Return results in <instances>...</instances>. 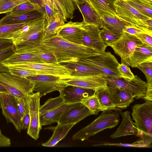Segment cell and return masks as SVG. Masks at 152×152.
I'll return each instance as SVG.
<instances>
[{"mask_svg": "<svg viewBox=\"0 0 152 152\" xmlns=\"http://www.w3.org/2000/svg\"><path fill=\"white\" fill-rule=\"evenodd\" d=\"M40 45L51 52L59 63L76 62L100 53L86 46L69 42L56 34L43 40Z\"/></svg>", "mask_w": 152, "mask_h": 152, "instance_id": "obj_1", "label": "cell"}, {"mask_svg": "<svg viewBox=\"0 0 152 152\" xmlns=\"http://www.w3.org/2000/svg\"><path fill=\"white\" fill-rule=\"evenodd\" d=\"M47 24L44 16L27 22L14 31L11 40L15 45V52H20L40 45Z\"/></svg>", "mask_w": 152, "mask_h": 152, "instance_id": "obj_2", "label": "cell"}, {"mask_svg": "<svg viewBox=\"0 0 152 152\" xmlns=\"http://www.w3.org/2000/svg\"><path fill=\"white\" fill-rule=\"evenodd\" d=\"M132 116L138 130L136 135L148 148L152 147V101L136 104L132 107Z\"/></svg>", "mask_w": 152, "mask_h": 152, "instance_id": "obj_3", "label": "cell"}, {"mask_svg": "<svg viewBox=\"0 0 152 152\" xmlns=\"http://www.w3.org/2000/svg\"><path fill=\"white\" fill-rule=\"evenodd\" d=\"M121 110H109L103 111L97 118L88 125L73 135V140L83 141L106 129H111L118 124Z\"/></svg>", "mask_w": 152, "mask_h": 152, "instance_id": "obj_4", "label": "cell"}, {"mask_svg": "<svg viewBox=\"0 0 152 152\" xmlns=\"http://www.w3.org/2000/svg\"><path fill=\"white\" fill-rule=\"evenodd\" d=\"M117 17L132 26L143 30L152 35V29L146 21L152 19L131 6L126 0H117L115 3Z\"/></svg>", "mask_w": 152, "mask_h": 152, "instance_id": "obj_5", "label": "cell"}, {"mask_svg": "<svg viewBox=\"0 0 152 152\" xmlns=\"http://www.w3.org/2000/svg\"><path fill=\"white\" fill-rule=\"evenodd\" d=\"M77 62L96 68L105 77H122L117 68L119 63L115 57L110 52H100L91 57L80 59Z\"/></svg>", "mask_w": 152, "mask_h": 152, "instance_id": "obj_6", "label": "cell"}, {"mask_svg": "<svg viewBox=\"0 0 152 152\" xmlns=\"http://www.w3.org/2000/svg\"><path fill=\"white\" fill-rule=\"evenodd\" d=\"M0 84L14 97L21 98L33 93L34 84L31 80L11 74L0 72Z\"/></svg>", "mask_w": 152, "mask_h": 152, "instance_id": "obj_7", "label": "cell"}, {"mask_svg": "<svg viewBox=\"0 0 152 152\" xmlns=\"http://www.w3.org/2000/svg\"><path fill=\"white\" fill-rule=\"evenodd\" d=\"M107 87L117 88L132 94L136 99H144L145 95L147 83L137 75L132 79L123 77H105Z\"/></svg>", "mask_w": 152, "mask_h": 152, "instance_id": "obj_8", "label": "cell"}, {"mask_svg": "<svg viewBox=\"0 0 152 152\" xmlns=\"http://www.w3.org/2000/svg\"><path fill=\"white\" fill-rule=\"evenodd\" d=\"M4 65L35 71L39 75H54L63 79L73 77L71 76V72L58 62L45 63H20Z\"/></svg>", "mask_w": 152, "mask_h": 152, "instance_id": "obj_9", "label": "cell"}, {"mask_svg": "<svg viewBox=\"0 0 152 152\" xmlns=\"http://www.w3.org/2000/svg\"><path fill=\"white\" fill-rule=\"evenodd\" d=\"M26 78L33 82V91L39 93L41 97L54 91L59 92L67 86L66 79L54 75H38Z\"/></svg>", "mask_w": 152, "mask_h": 152, "instance_id": "obj_10", "label": "cell"}, {"mask_svg": "<svg viewBox=\"0 0 152 152\" xmlns=\"http://www.w3.org/2000/svg\"><path fill=\"white\" fill-rule=\"evenodd\" d=\"M142 44L135 36L123 32L120 37L110 46L113 48L115 53L120 57L121 63L129 67L130 56L135 47Z\"/></svg>", "mask_w": 152, "mask_h": 152, "instance_id": "obj_11", "label": "cell"}, {"mask_svg": "<svg viewBox=\"0 0 152 152\" xmlns=\"http://www.w3.org/2000/svg\"><path fill=\"white\" fill-rule=\"evenodd\" d=\"M27 98L30 124L27 133L31 138L37 140L39 138L42 127L39 114L41 97L39 93L35 92L28 95Z\"/></svg>", "mask_w": 152, "mask_h": 152, "instance_id": "obj_12", "label": "cell"}, {"mask_svg": "<svg viewBox=\"0 0 152 152\" xmlns=\"http://www.w3.org/2000/svg\"><path fill=\"white\" fill-rule=\"evenodd\" d=\"M0 107L7 122L12 123L19 132L21 129V119L15 103V97L9 93H0Z\"/></svg>", "mask_w": 152, "mask_h": 152, "instance_id": "obj_13", "label": "cell"}, {"mask_svg": "<svg viewBox=\"0 0 152 152\" xmlns=\"http://www.w3.org/2000/svg\"><path fill=\"white\" fill-rule=\"evenodd\" d=\"M81 39L82 45L100 52L105 51L107 46L102 41L100 35V30L96 26L81 22Z\"/></svg>", "mask_w": 152, "mask_h": 152, "instance_id": "obj_14", "label": "cell"}, {"mask_svg": "<svg viewBox=\"0 0 152 152\" xmlns=\"http://www.w3.org/2000/svg\"><path fill=\"white\" fill-rule=\"evenodd\" d=\"M95 91L92 89L67 86L59 92L65 103L73 104L81 103L83 99L94 95Z\"/></svg>", "mask_w": 152, "mask_h": 152, "instance_id": "obj_15", "label": "cell"}, {"mask_svg": "<svg viewBox=\"0 0 152 152\" xmlns=\"http://www.w3.org/2000/svg\"><path fill=\"white\" fill-rule=\"evenodd\" d=\"M65 83L67 86H72L96 90L107 87V82L102 76L76 77L66 79Z\"/></svg>", "mask_w": 152, "mask_h": 152, "instance_id": "obj_16", "label": "cell"}, {"mask_svg": "<svg viewBox=\"0 0 152 152\" xmlns=\"http://www.w3.org/2000/svg\"><path fill=\"white\" fill-rule=\"evenodd\" d=\"M81 22L70 21L65 23L58 30L56 35L71 42L82 45Z\"/></svg>", "mask_w": 152, "mask_h": 152, "instance_id": "obj_17", "label": "cell"}, {"mask_svg": "<svg viewBox=\"0 0 152 152\" xmlns=\"http://www.w3.org/2000/svg\"><path fill=\"white\" fill-rule=\"evenodd\" d=\"M73 1L82 15L83 22L102 28L99 16L87 0H73Z\"/></svg>", "mask_w": 152, "mask_h": 152, "instance_id": "obj_18", "label": "cell"}, {"mask_svg": "<svg viewBox=\"0 0 152 152\" xmlns=\"http://www.w3.org/2000/svg\"><path fill=\"white\" fill-rule=\"evenodd\" d=\"M93 115L89 109L82 104L72 108L65 113L61 116L57 124H75L86 117Z\"/></svg>", "mask_w": 152, "mask_h": 152, "instance_id": "obj_19", "label": "cell"}, {"mask_svg": "<svg viewBox=\"0 0 152 152\" xmlns=\"http://www.w3.org/2000/svg\"><path fill=\"white\" fill-rule=\"evenodd\" d=\"M60 64L71 72L72 77L102 76L104 75L96 68L88 65L78 62H67Z\"/></svg>", "mask_w": 152, "mask_h": 152, "instance_id": "obj_20", "label": "cell"}, {"mask_svg": "<svg viewBox=\"0 0 152 152\" xmlns=\"http://www.w3.org/2000/svg\"><path fill=\"white\" fill-rule=\"evenodd\" d=\"M147 62H152V46L142 43L137 45L130 56L129 64L132 68Z\"/></svg>", "mask_w": 152, "mask_h": 152, "instance_id": "obj_21", "label": "cell"}, {"mask_svg": "<svg viewBox=\"0 0 152 152\" xmlns=\"http://www.w3.org/2000/svg\"><path fill=\"white\" fill-rule=\"evenodd\" d=\"M107 88L113 103L118 109H126L134 100V96L126 91L117 88Z\"/></svg>", "mask_w": 152, "mask_h": 152, "instance_id": "obj_22", "label": "cell"}, {"mask_svg": "<svg viewBox=\"0 0 152 152\" xmlns=\"http://www.w3.org/2000/svg\"><path fill=\"white\" fill-rule=\"evenodd\" d=\"M81 103L73 104L64 103L56 108L40 115L42 126L50 125L58 122L61 116L71 108L78 106Z\"/></svg>", "mask_w": 152, "mask_h": 152, "instance_id": "obj_23", "label": "cell"}, {"mask_svg": "<svg viewBox=\"0 0 152 152\" xmlns=\"http://www.w3.org/2000/svg\"><path fill=\"white\" fill-rule=\"evenodd\" d=\"M122 122L116 131L111 134L110 137L112 139L122 136L131 135H137L138 130L134 122L130 116V113L128 111L121 113Z\"/></svg>", "mask_w": 152, "mask_h": 152, "instance_id": "obj_24", "label": "cell"}, {"mask_svg": "<svg viewBox=\"0 0 152 152\" xmlns=\"http://www.w3.org/2000/svg\"><path fill=\"white\" fill-rule=\"evenodd\" d=\"M26 62L43 63L31 49H26L19 52H15L1 62L4 65Z\"/></svg>", "mask_w": 152, "mask_h": 152, "instance_id": "obj_25", "label": "cell"}, {"mask_svg": "<svg viewBox=\"0 0 152 152\" xmlns=\"http://www.w3.org/2000/svg\"><path fill=\"white\" fill-rule=\"evenodd\" d=\"M99 16L102 28H105L115 33L121 34L125 27L131 26L129 23L121 20L117 16L107 15H101Z\"/></svg>", "mask_w": 152, "mask_h": 152, "instance_id": "obj_26", "label": "cell"}, {"mask_svg": "<svg viewBox=\"0 0 152 152\" xmlns=\"http://www.w3.org/2000/svg\"><path fill=\"white\" fill-rule=\"evenodd\" d=\"M44 16V13L37 11H31L15 16L6 14L0 19V25L27 22Z\"/></svg>", "mask_w": 152, "mask_h": 152, "instance_id": "obj_27", "label": "cell"}, {"mask_svg": "<svg viewBox=\"0 0 152 152\" xmlns=\"http://www.w3.org/2000/svg\"><path fill=\"white\" fill-rule=\"evenodd\" d=\"M99 15L117 16L115 3L117 0H87Z\"/></svg>", "mask_w": 152, "mask_h": 152, "instance_id": "obj_28", "label": "cell"}, {"mask_svg": "<svg viewBox=\"0 0 152 152\" xmlns=\"http://www.w3.org/2000/svg\"><path fill=\"white\" fill-rule=\"evenodd\" d=\"M75 124H58L56 126L52 128L53 132L52 137L47 142L42 143V145L46 147L55 146L66 136Z\"/></svg>", "mask_w": 152, "mask_h": 152, "instance_id": "obj_29", "label": "cell"}, {"mask_svg": "<svg viewBox=\"0 0 152 152\" xmlns=\"http://www.w3.org/2000/svg\"><path fill=\"white\" fill-rule=\"evenodd\" d=\"M55 7L62 15L66 22L72 19L75 11L73 0H52Z\"/></svg>", "mask_w": 152, "mask_h": 152, "instance_id": "obj_30", "label": "cell"}, {"mask_svg": "<svg viewBox=\"0 0 152 152\" xmlns=\"http://www.w3.org/2000/svg\"><path fill=\"white\" fill-rule=\"evenodd\" d=\"M65 22L60 13L56 14L49 21H47V24L45 29L43 41L56 34L58 29L65 23Z\"/></svg>", "mask_w": 152, "mask_h": 152, "instance_id": "obj_31", "label": "cell"}, {"mask_svg": "<svg viewBox=\"0 0 152 152\" xmlns=\"http://www.w3.org/2000/svg\"><path fill=\"white\" fill-rule=\"evenodd\" d=\"M33 11H37L44 14V8L39 4L29 1L24 2L15 7L7 14L12 16L19 15Z\"/></svg>", "mask_w": 152, "mask_h": 152, "instance_id": "obj_32", "label": "cell"}, {"mask_svg": "<svg viewBox=\"0 0 152 152\" xmlns=\"http://www.w3.org/2000/svg\"><path fill=\"white\" fill-rule=\"evenodd\" d=\"M95 94L101 106L102 111L109 110H121L117 108L113 104L108 92L107 87L96 90Z\"/></svg>", "mask_w": 152, "mask_h": 152, "instance_id": "obj_33", "label": "cell"}, {"mask_svg": "<svg viewBox=\"0 0 152 152\" xmlns=\"http://www.w3.org/2000/svg\"><path fill=\"white\" fill-rule=\"evenodd\" d=\"M29 49L31 50L43 63L57 62L54 56L41 45Z\"/></svg>", "mask_w": 152, "mask_h": 152, "instance_id": "obj_34", "label": "cell"}, {"mask_svg": "<svg viewBox=\"0 0 152 152\" xmlns=\"http://www.w3.org/2000/svg\"><path fill=\"white\" fill-rule=\"evenodd\" d=\"M65 103L62 96L60 95L56 97L48 99L39 108L40 116L56 108Z\"/></svg>", "mask_w": 152, "mask_h": 152, "instance_id": "obj_35", "label": "cell"}, {"mask_svg": "<svg viewBox=\"0 0 152 152\" xmlns=\"http://www.w3.org/2000/svg\"><path fill=\"white\" fill-rule=\"evenodd\" d=\"M27 22L0 25V38L11 39L13 32Z\"/></svg>", "mask_w": 152, "mask_h": 152, "instance_id": "obj_36", "label": "cell"}, {"mask_svg": "<svg viewBox=\"0 0 152 152\" xmlns=\"http://www.w3.org/2000/svg\"><path fill=\"white\" fill-rule=\"evenodd\" d=\"M81 103L86 106L93 115H96L102 111L100 105L95 94L83 99Z\"/></svg>", "mask_w": 152, "mask_h": 152, "instance_id": "obj_37", "label": "cell"}, {"mask_svg": "<svg viewBox=\"0 0 152 152\" xmlns=\"http://www.w3.org/2000/svg\"><path fill=\"white\" fill-rule=\"evenodd\" d=\"M121 34L113 32L104 28H102L100 31V35L101 39L107 46H110L117 40Z\"/></svg>", "mask_w": 152, "mask_h": 152, "instance_id": "obj_38", "label": "cell"}, {"mask_svg": "<svg viewBox=\"0 0 152 152\" xmlns=\"http://www.w3.org/2000/svg\"><path fill=\"white\" fill-rule=\"evenodd\" d=\"M128 3L144 15L152 18V5L131 0H126Z\"/></svg>", "mask_w": 152, "mask_h": 152, "instance_id": "obj_39", "label": "cell"}, {"mask_svg": "<svg viewBox=\"0 0 152 152\" xmlns=\"http://www.w3.org/2000/svg\"><path fill=\"white\" fill-rule=\"evenodd\" d=\"M28 95L21 98L14 97L15 103L21 120L27 113H29Z\"/></svg>", "mask_w": 152, "mask_h": 152, "instance_id": "obj_40", "label": "cell"}, {"mask_svg": "<svg viewBox=\"0 0 152 152\" xmlns=\"http://www.w3.org/2000/svg\"><path fill=\"white\" fill-rule=\"evenodd\" d=\"M42 6L45 11V17L47 21L58 13H60L55 7L52 0H42Z\"/></svg>", "mask_w": 152, "mask_h": 152, "instance_id": "obj_41", "label": "cell"}, {"mask_svg": "<svg viewBox=\"0 0 152 152\" xmlns=\"http://www.w3.org/2000/svg\"><path fill=\"white\" fill-rule=\"evenodd\" d=\"M15 52L14 44L0 50V72H8V68L3 64L1 62L8 58Z\"/></svg>", "mask_w": 152, "mask_h": 152, "instance_id": "obj_42", "label": "cell"}, {"mask_svg": "<svg viewBox=\"0 0 152 152\" xmlns=\"http://www.w3.org/2000/svg\"><path fill=\"white\" fill-rule=\"evenodd\" d=\"M26 1L22 0H4L0 4V14L7 13L17 6Z\"/></svg>", "mask_w": 152, "mask_h": 152, "instance_id": "obj_43", "label": "cell"}, {"mask_svg": "<svg viewBox=\"0 0 152 152\" xmlns=\"http://www.w3.org/2000/svg\"><path fill=\"white\" fill-rule=\"evenodd\" d=\"M6 66L8 68L9 72L11 74L21 77L26 78L39 75L38 72L34 71L8 66Z\"/></svg>", "mask_w": 152, "mask_h": 152, "instance_id": "obj_44", "label": "cell"}, {"mask_svg": "<svg viewBox=\"0 0 152 152\" xmlns=\"http://www.w3.org/2000/svg\"><path fill=\"white\" fill-rule=\"evenodd\" d=\"M94 146H117L126 147H133L138 148H148L147 146L144 144L143 141L140 139L132 143L126 144L120 143H113L109 142H102V143L93 145Z\"/></svg>", "mask_w": 152, "mask_h": 152, "instance_id": "obj_45", "label": "cell"}, {"mask_svg": "<svg viewBox=\"0 0 152 152\" xmlns=\"http://www.w3.org/2000/svg\"><path fill=\"white\" fill-rule=\"evenodd\" d=\"M136 68L140 69L145 75L147 84H152V62L141 64Z\"/></svg>", "mask_w": 152, "mask_h": 152, "instance_id": "obj_46", "label": "cell"}, {"mask_svg": "<svg viewBox=\"0 0 152 152\" xmlns=\"http://www.w3.org/2000/svg\"><path fill=\"white\" fill-rule=\"evenodd\" d=\"M118 71L122 77L132 79L134 77L130 68L126 65L119 63L118 66Z\"/></svg>", "mask_w": 152, "mask_h": 152, "instance_id": "obj_47", "label": "cell"}, {"mask_svg": "<svg viewBox=\"0 0 152 152\" xmlns=\"http://www.w3.org/2000/svg\"><path fill=\"white\" fill-rule=\"evenodd\" d=\"M143 44L152 46V36L145 33H141L134 35Z\"/></svg>", "mask_w": 152, "mask_h": 152, "instance_id": "obj_48", "label": "cell"}, {"mask_svg": "<svg viewBox=\"0 0 152 152\" xmlns=\"http://www.w3.org/2000/svg\"><path fill=\"white\" fill-rule=\"evenodd\" d=\"M123 32H126L130 34L134 35L137 34L141 33H145L150 34L143 30L134 27L132 26H129L125 27L123 30ZM150 35H151L150 34Z\"/></svg>", "mask_w": 152, "mask_h": 152, "instance_id": "obj_49", "label": "cell"}, {"mask_svg": "<svg viewBox=\"0 0 152 152\" xmlns=\"http://www.w3.org/2000/svg\"><path fill=\"white\" fill-rule=\"evenodd\" d=\"M11 140L10 138L0 133V147L10 146L11 145Z\"/></svg>", "mask_w": 152, "mask_h": 152, "instance_id": "obj_50", "label": "cell"}, {"mask_svg": "<svg viewBox=\"0 0 152 152\" xmlns=\"http://www.w3.org/2000/svg\"><path fill=\"white\" fill-rule=\"evenodd\" d=\"M30 124V117L29 113H27L21 120L22 130H27Z\"/></svg>", "mask_w": 152, "mask_h": 152, "instance_id": "obj_51", "label": "cell"}, {"mask_svg": "<svg viewBox=\"0 0 152 152\" xmlns=\"http://www.w3.org/2000/svg\"><path fill=\"white\" fill-rule=\"evenodd\" d=\"M13 44V42L11 39L0 38V50L6 48Z\"/></svg>", "mask_w": 152, "mask_h": 152, "instance_id": "obj_52", "label": "cell"}, {"mask_svg": "<svg viewBox=\"0 0 152 152\" xmlns=\"http://www.w3.org/2000/svg\"><path fill=\"white\" fill-rule=\"evenodd\" d=\"M24 0L26 1H29L31 2H33L35 3H37L41 5L42 7V0Z\"/></svg>", "mask_w": 152, "mask_h": 152, "instance_id": "obj_53", "label": "cell"}, {"mask_svg": "<svg viewBox=\"0 0 152 152\" xmlns=\"http://www.w3.org/2000/svg\"><path fill=\"white\" fill-rule=\"evenodd\" d=\"M8 93L6 88L2 85L0 84V93Z\"/></svg>", "mask_w": 152, "mask_h": 152, "instance_id": "obj_54", "label": "cell"}, {"mask_svg": "<svg viewBox=\"0 0 152 152\" xmlns=\"http://www.w3.org/2000/svg\"><path fill=\"white\" fill-rule=\"evenodd\" d=\"M137 1H139L145 3L152 5V2L149 1L147 0H131Z\"/></svg>", "mask_w": 152, "mask_h": 152, "instance_id": "obj_55", "label": "cell"}, {"mask_svg": "<svg viewBox=\"0 0 152 152\" xmlns=\"http://www.w3.org/2000/svg\"><path fill=\"white\" fill-rule=\"evenodd\" d=\"M146 22L149 27L152 29V19L148 20Z\"/></svg>", "mask_w": 152, "mask_h": 152, "instance_id": "obj_56", "label": "cell"}, {"mask_svg": "<svg viewBox=\"0 0 152 152\" xmlns=\"http://www.w3.org/2000/svg\"><path fill=\"white\" fill-rule=\"evenodd\" d=\"M4 0H0V4Z\"/></svg>", "mask_w": 152, "mask_h": 152, "instance_id": "obj_57", "label": "cell"}, {"mask_svg": "<svg viewBox=\"0 0 152 152\" xmlns=\"http://www.w3.org/2000/svg\"><path fill=\"white\" fill-rule=\"evenodd\" d=\"M149 1L152 2V0H147Z\"/></svg>", "mask_w": 152, "mask_h": 152, "instance_id": "obj_58", "label": "cell"}, {"mask_svg": "<svg viewBox=\"0 0 152 152\" xmlns=\"http://www.w3.org/2000/svg\"><path fill=\"white\" fill-rule=\"evenodd\" d=\"M1 133V130L0 129V133Z\"/></svg>", "mask_w": 152, "mask_h": 152, "instance_id": "obj_59", "label": "cell"}]
</instances>
